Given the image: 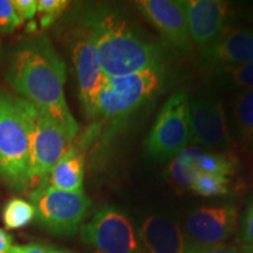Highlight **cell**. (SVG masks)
Returning <instances> with one entry per match:
<instances>
[{
  "label": "cell",
  "instance_id": "obj_31",
  "mask_svg": "<svg viewBox=\"0 0 253 253\" xmlns=\"http://www.w3.org/2000/svg\"><path fill=\"white\" fill-rule=\"evenodd\" d=\"M243 253H253V245H244Z\"/></svg>",
  "mask_w": 253,
  "mask_h": 253
},
{
  "label": "cell",
  "instance_id": "obj_14",
  "mask_svg": "<svg viewBox=\"0 0 253 253\" xmlns=\"http://www.w3.org/2000/svg\"><path fill=\"white\" fill-rule=\"evenodd\" d=\"M182 4L192 43L203 49L226 27L230 4L220 0H182Z\"/></svg>",
  "mask_w": 253,
  "mask_h": 253
},
{
  "label": "cell",
  "instance_id": "obj_13",
  "mask_svg": "<svg viewBox=\"0 0 253 253\" xmlns=\"http://www.w3.org/2000/svg\"><path fill=\"white\" fill-rule=\"evenodd\" d=\"M201 62L211 69L253 63V31L226 26L213 42L201 49Z\"/></svg>",
  "mask_w": 253,
  "mask_h": 253
},
{
  "label": "cell",
  "instance_id": "obj_9",
  "mask_svg": "<svg viewBox=\"0 0 253 253\" xmlns=\"http://www.w3.org/2000/svg\"><path fill=\"white\" fill-rule=\"evenodd\" d=\"M71 56L77 73L79 96L88 119L93 120L95 100L108 77L103 74L89 30L80 25L71 37Z\"/></svg>",
  "mask_w": 253,
  "mask_h": 253
},
{
  "label": "cell",
  "instance_id": "obj_26",
  "mask_svg": "<svg viewBox=\"0 0 253 253\" xmlns=\"http://www.w3.org/2000/svg\"><path fill=\"white\" fill-rule=\"evenodd\" d=\"M11 2L23 21L33 19L37 14V0H11Z\"/></svg>",
  "mask_w": 253,
  "mask_h": 253
},
{
  "label": "cell",
  "instance_id": "obj_11",
  "mask_svg": "<svg viewBox=\"0 0 253 253\" xmlns=\"http://www.w3.org/2000/svg\"><path fill=\"white\" fill-rule=\"evenodd\" d=\"M190 131L191 144L227 149L232 143L223 104L210 97H197L190 102Z\"/></svg>",
  "mask_w": 253,
  "mask_h": 253
},
{
  "label": "cell",
  "instance_id": "obj_29",
  "mask_svg": "<svg viewBox=\"0 0 253 253\" xmlns=\"http://www.w3.org/2000/svg\"><path fill=\"white\" fill-rule=\"evenodd\" d=\"M12 246V237L6 231L0 229V253H9Z\"/></svg>",
  "mask_w": 253,
  "mask_h": 253
},
{
  "label": "cell",
  "instance_id": "obj_17",
  "mask_svg": "<svg viewBox=\"0 0 253 253\" xmlns=\"http://www.w3.org/2000/svg\"><path fill=\"white\" fill-rule=\"evenodd\" d=\"M232 115L239 142L244 149L253 151V90L239 91Z\"/></svg>",
  "mask_w": 253,
  "mask_h": 253
},
{
  "label": "cell",
  "instance_id": "obj_22",
  "mask_svg": "<svg viewBox=\"0 0 253 253\" xmlns=\"http://www.w3.org/2000/svg\"><path fill=\"white\" fill-rule=\"evenodd\" d=\"M230 179L226 177H221L208 172H199L192 182V191L203 197H216V196H224L229 194Z\"/></svg>",
  "mask_w": 253,
  "mask_h": 253
},
{
  "label": "cell",
  "instance_id": "obj_7",
  "mask_svg": "<svg viewBox=\"0 0 253 253\" xmlns=\"http://www.w3.org/2000/svg\"><path fill=\"white\" fill-rule=\"evenodd\" d=\"M30 198L40 225L60 236L74 235L91 205L84 190L63 191L43 183H40Z\"/></svg>",
  "mask_w": 253,
  "mask_h": 253
},
{
  "label": "cell",
  "instance_id": "obj_25",
  "mask_svg": "<svg viewBox=\"0 0 253 253\" xmlns=\"http://www.w3.org/2000/svg\"><path fill=\"white\" fill-rule=\"evenodd\" d=\"M240 240L245 245H253V199L249 204L240 227Z\"/></svg>",
  "mask_w": 253,
  "mask_h": 253
},
{
  "label": "cell",
  "instance_id": "obj_16",
  "mask_svg": "<svg viewBox=\"0 0 253 253\" xmlns=\"http://www.w3.org/2000/svg\"><path fill=\"white\" fill-rule=\"evenodd\" d=\"M84 177V154L80 147L72 145L41 183L63 191H82Z\"/></svg>",
  "mask_w": 253,
  "mask_h": 253
},
{
  "label": "cell",
  "instance_id": "obj_28",
  "mask_svg": "<svg viewBox=\"0 0 253 253\" xmlns=\"http://www.w3.org/2000/svg\"><path fill=\"white\" fill-rule=\"evenodd\" d=\"M194 253H240L239 250L235 246H227V245H218L213 248H208L204 250H199Z\"/></svg>",
  "mask_w": 253,
  "mask_h": 253
},
{
  "label": "cell",
  "instance_id": "obj_32",
  "mask_svg": "<svg viewBox=\"0 0 253 253\" xmlns=\"http://www.w3.org/2000/svg\"><path fill=\"white\" fill-rule=\"evenodd\" d=\"M96 253H100V252H97V251H96Z\"/></svg>",
  "mask_w": 253,
  "mask_h": 253
},
{
  "label": "cell",
  "instance_id": "obj_19",
  "mask_svg": "<svg viewBox=\"0 0 253 253\" xmlns=\"http://www.w3.org/2000/svg\"><path fill=\"white\" fill-rule=\"evenodd\" d=\"M221 86L240 91L253 90V63L242 66H225L213 69Z\"/></svg>",
  "mask_w": 253,
  "mask_h": 253
},
{
  "label": "cell",
  "instance_id": "obj_24",
  "mask_svg": "<svg viewBox=\"0 0 253 253\" xmlns=\"http://www.w3.org/2000/svg\"><path fill=\"white\" fill-rule=\"evenodd\" d=\"M23 24L9 0H0V33L11 34Z\"/></svg>",
  "mask_w": 253,
  "mask_h": 253
},
{
  "label": "cell",
  "instance_id": "obj_15",
  "mask_svg": "<svg viewBox=\"0 0 253 253\" xmlns=\"http://www.w3.org/2000/svg\"><path fill=\"white\" fill-rule=\"evenodd\" d=\"M138 242L143 253H188L184 232L172 220L150 216L138 231Z\"/></svg>",
  "mask_w": 253,
  "mask_h": 253
},
{
  "label": "cell",
  "instance_id": "obj_4",
  "mask_svg": "<svg viewBox=\"0 0 253 253\" xmlns=\"http://www.w3.org/2000/svg\"><path fill=\"white\" fill-rule=\"evenodd\" d=\"M164 81V68L108 78L95 100L93 119L102 118L116 122L129 118L155 99L162 90Z\"/></svg>",
  "mask_w": 253,
  "mask_h": 253
},
{
  "label": "cell",
  "instance_id": "obj_21",
  "mask_svg": "<svg viewBox=\"0 0 253 253\" xmlns=\"http://www.w3.org/2000/svg\"><path fill=\"white\" fill-rule=\"evenodd\" d=\"M196 162L199 171L226 177V178L233 175L237 168V162L231 157L213 153H205L201 149L198 150L196 156Z\"/></svg>",
  "mask_w": 253,
  "mask_h": 253
},
{
  "label": "cell",
  "instance_id": "obj_2",
  "mask_svg": "<svg viewBox=\"0 0 253 253\" xmlns=\"http://www.w3.org/2000/svg\"><path fill=\"white\" fill-rule=\"evenodd\" d=\"M82 25L93 37L103 74L122 77L153 68H163L161 47L114 9L99 7L86 12Z\"/></svg>",
  "mask_w": 253,
  "mask_h": 253
},
{
  "label": "cell",
  "instance_id": "obj_20",
  "mask_svg": "<svg viewBox=\"0 0 253 253\" xmlns=\"http://www.w3.org/2000/svg\"><path fill=\"white\" fill-rule=\"evenodd\" d=\"M36 217V209L30 202L21 198H12L2 209V221L6 229L18 230L30 224Z\"/></svg>",
  "mask_w": 253,
  "mask_h": 253
},
{
  "label": "cell",
  "instance_id": "obj_12",
  "mask_svg": "<svg viewBox=\"0 0 253 253\" xmlns=\"http://www.w3.org/2000/svg\"><path fill=\"white\" fill-rule=\"evenodd\" d=\"M136 6L168 42L190 55L194 50L184 7L179 0H140Z\"/></svg>",
  "mask_w": 253,
  "mask_h": 253
},
{
  "label": "cell",
  "instance_id": "obj_1",
  "mask_svg": "<svg viewBox=\"0 0 253 253\" xmlns=\"http://www.w3.org/2000/svg\"><path fill=\"white\" fill-rule=\"evenodd\" d=\"M5 79L21 99L58 122L73 137L78 135L79 125L63 91L66 65L46 36L15 43L9 53Z\"/></svg>",
  "mask_w": 253,
  "mask_h": 253
},
{
  "label": "cell",
  "instance_id": "obj_8",
  "mask_svg": "<svg viewBox=\"0 0 253 253\" xmlns=\"http://www.w3.org/2000/svg\"><path fill=\"white\" fill-rule=\"evenodd\" d=\"M82 242L100 253H143L130 220L114 205H102L80 227Z\"/></svg>",
  "mask_w": 253,
  "mask_h": 253
},
{
  "label": "cell",
  "instance_id": "obj_10",
  "mask_svg": "<svg viewBox=\"0 0 253 253\" xmlns=\"http://www.w3.org/2000/svg\"><path fill=\"white\" fill-rule=\"evenodd\" d=\"M236 221L237 208L233 204L201 208L194 211L185 223L188 253L223 245L224 240L235 230Z\"/></svg>",
  "mask_w": 253,
  "mask_h": 253
},
{
  "label": "cell",
  "instance_id": "obj_3",
  "mask_svg": "<svg viewBox=\"0 0 253 253\" xmlns=\"http://www.w3.org/2000/svg\"><path fill=\"white\" fill-rule=\"evenodd\" d=\"M0 177L20 191L30 183V138L19 97L0 87Z\"/></svg>",
  "mask_w": 253,
  "mask_h": 253
},
{
  "label": "cell",
  "instance_id": "obj_6",
  "mask_svg": "<svg viewBox=\"0 0 253 253\" xmlns=\"http://www.w3.org/2000/svg\"><path fill=\"white\" fill-rule=\"evenodd\" d=\"M189 143L190 100L185 93H176L158 112L145 140V153L156 161H170L188 148Z\"/></svg>",
  "mask_w": 253,
  "mask_h": 253
},
{
  "label": "cell",
  "instance_id": "obj_30",
  "mask_svg": "<svg viewBox=\"0 0 253 253\" xmlns=\"http://www.w3.org/2000/svg\"><path fill=\"white\" fill-rule=\"evenodd\" d=\"M47 253H73V252L67 251V250H60V249H54V248H48V250H47Z\"/></svg>",
  "mask_w": 253,
  "mask_h": 253
},
{
  "label": "cell",
  "instance_id": "obj_23",
  "mask_svg": "<svg viewBox=\"0 0 253 253\" xmlns=\"http://www.w3.org/2000/svg\"><path fill=\"white\" fill-rule=\"evenodd\" d=\"M67 0H37V11L41 14V25L48 26L67 8Z\"/></svg>",
  "mask_w": 253,
  "mask_h": 253
},
{
  "label": "cell",
  "instance_id": "obj_27",
  "mask_svg": "<svg viewBox=\"0 0 253 253\" xmlns=\"http://www.w3.org/2000/svg\"><path fill=\"white\" fill-rule=\"evenodd\" d=\"M48 248L41 244H28L12 246L9 253H47Z\"/></svg>",
  "mask_w": 253,
  "mask_h": 253
},
{
  "label": "cell",
  "instance_id": "obj_5",
  "mask_svg": "<svg viewBox=\"0 0 253 253\" xmlns=\"http://www.w3.org/2000/svg\"><path fill=\"white\" fill-rule=\"evenodd\" d=\"M19 103L30 138V181L42 179L68 153L75 137L26 100L19 97Z\"/></svg>",
  "mask_w": 253,
  "mask_h": 253
},
{
  "label": "cell",
  "instance_id": "obj_18",
  "mask_svg": "<svg viewBox=\"0 0 253 253\" xmlns=\"http://www.w3.org/2000/svg\"><path fill=\"white\" fill-rule=\"evenodd\" d=\"M198 150L199 148L188 147L175 158H172L171 163L168 167V175L173 184L181 188L191 186L196 176L201 172L196 162Z\"/></svg>",
  "mask_w": 253,
  "mask_h": 253
}]
</instances>
